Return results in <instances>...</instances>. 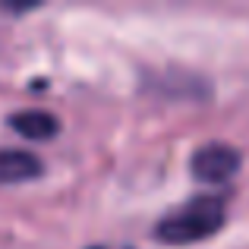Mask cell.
<instances>
[{
	"instance_id": "1",
	"label": "cell",
	"mask_w": 249,
	"mask_h": 249,
	"mask_svg": "<svg viewBox=\"0 0 249 249\" xmlns=\"http://www.w3.org/2000/svg\"><path fill=\"white\" fill-rule=\"evenodd\" d=\"M224 221H227V208L218 196H196L186 205H180L177 212H170L167 218L158 221L155 237L170 246H189L214 237L224 227Z\"/></svg>"
},
{
	"instance_id": "2",
	"label": "cell",
	"mask_w": 249,
	"mask_h": 249,
	"mask_svg": "<svg viewBox=\"0 0 249 249\" xmlns=\"http://www.w3.org/2000/svg\"><path fill=\"white\" fill-rule=\"evenodd\" d=\"M240 170V152L221 142H208V145L196 148L193 155V174L202 183H227Z\"/></svg>"
},
{
	"instance_id": "3",
	"label": "cell",
	"mask_w": 249,
	"mask_h": 249,
	"mask_svg": "<svg viewBox=\"0 0 249 249\" xmlns=\"http://www.w3.org/2000/svg\"><path fill=\"white\" fill-rule=\"evenodd\" d=\"M41 174V161L32 152L0 148V183H29Z\"/></svg>"
},
{
	"instance_id": "4",
	"label": "cell",
	"mask_w": 249,
	"mask_h": 249,
	"mask_svg": "<svg viewBox=\"0 0 249 249\" xmlns=\"http://www.w3.org/2000/svg\"><path fill=\"white\" fill-rule=\"evenodd\" d=\"M10 126L16 129L22 139H32V142H41V139H51L57 136V117L48 114V110H19V114L10 117Z\"/></svg>"
}]
</instances>
